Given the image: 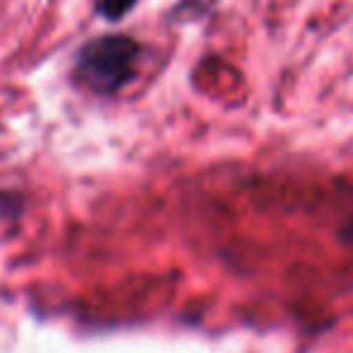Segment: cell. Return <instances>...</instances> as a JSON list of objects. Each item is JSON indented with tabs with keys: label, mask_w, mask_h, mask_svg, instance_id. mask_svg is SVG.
<instances>
[{
	"label": "cell",
	"mask_w": 353,
	"mask_h": 353,
	"mask_svg": "<svg viewBox=\"0 0 353 353\" xmlns=\"http://www.w3.org/2000/svg\"><path fill=\"white\" fill-rule=\"evenodd\" d=\"M143 46L131 34H102L85 41L73 61V83L94 97H114L133 78Z\"/></svg>",
	"instance_id": "1"
},
{
	"label": "cell",
	"mask_w": 353,
	"mask_h": 353,
	"mask_svg": "<svg viewBox=\"0 0 353 353\" xmlns=\"http://www.w3.org/2000/svg\"><path fill=\"white\" fill-rule=\"evenodd\" d=\"M138 3H141V0H99L97 12L107 22H119V20H123Z\"/></svg>",
	"instance_id": "2"
},
{
	"label": "cell",
	"mask_w": 353,
	"mask_h": 353,
	"mask_svg": "<svg viewBox=\"0 0 353 353\" xmlns=\"http://www.w3.org/2000/svg\"><path fill=\"white\" fill-rule=\"evenodd\" d=\"M341 240L343 242H351V245H353V221H348L346 225L341 228Z\"/></svg>",
	"instance_id": "3"
}]
</instances>
